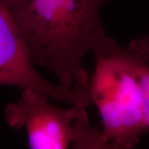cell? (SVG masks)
Returning a JSON list of instances; mask_svg holds the SVG:
<instances>
[{
	"label": "cell",
	"mask_w": 149,
	"mask_h": 149,
	"mask_svg": "<svg viewBox=\"0 0 149 149\" xmlns=\"http://www.w3.org/2000/svg\"><path fill=\"white\" fill-rule=\"evenodd\" d=\"M112 0H28L15 16L33 63L59 84L90 90L82 61L107 37L101 8Z\"/></svg>",
	"instance_id": "1"
},
{
	"label": "cell",
	"mask_w": 149,
	"mask_h": 149,
	"mask_svg": "<svg viewBox=\"0 0 149 149\" xmlns=\"http://www.w3.org/2000/svg\"><path fill=\"white\" fill-rule=\"evenodd\" d=\"M95 68L90 78L91 104L102 120L106 149H129L148 133L142 94L123 47L106 37L95 49Z\"/></svg>",
	"instance_id": "2"
},
{
	"label": "cell",
	"mask_w": 149,
	"mask_h": 149,
	"mask_svg": "<svg viewBox=\"0 0 149 149\" xmlns=\"http://www.w3.org/2000/svg\"><path fill=\"white\" fill-rule=\"evenodd\" d=\"M49 99L43 91L25 88L6 107L5 121L11 128L26 130L30 148L106 149L101 130L91 126L86 109H61Z\"/></svg>",
	"instance_id": "3"
},
{
	"label": "cell",
	"mask_w": 149,
	"mask_h": 149,
	"mask_svg": "<svg viewBox=\"0 0 149 149\" xmlns=\"http://www.w3.org/2000/svg\"><path fill=\"white\" fill-rule=\"evenodd\" d=\"M14 14L0 0V85L34 88L51 99L86 109L91 104L89 90L70 89L46 80L35 67Z\"/></svg>",
	"instance_id": "4"
},
{
	"label": "cell",
	"mask_w": 149,
	"mask_h": 149,
	"mask_svg": "<svg viewBox=\"0 0 149 149\" xmlns=\"http://www.w3.org/2000/svg\"><path fill=\"white\" fill-rule=\"evenodd\" d=\"M124 54L139 81L141 94L143 113L145 123L149 128V59L135 52L129 47H123Z\"/></svg>",
	"instance_id": "5"
},
{
	"label": "cell",
	"mask_w": 149,
	"mask_h": 149,
	"mask_svg": "<svg viewBox=\"0 0 149 149\" xmlns=\"http://www.w3.org/2000/svg\"><path fill=\"white\" fill-rule=\"evenodd\" d=\"M128 47L133 48V51L139 55L149 59V35L133 40L128 44Z\"/></svg>",
	"instance_id": "6"
},
{
	"label": "cell",
	"mask_w": 149,
	"mask_h": 149,
	"mask_svg": "<svg viewBox=\"0 0 149 149\" xmlns=\"http://www.w3.org/2000/svg\"><path fill=\"white\" fill-rule=\"evenodd\" d=\"M5 1L9 9L14 15L19 13L28 2V0H5Z\"/></svg>",
	"instance_id": "7"
}]
</instances>
